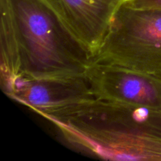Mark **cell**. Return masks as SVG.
Returning a JSON list of instances; mask_svg holds the SVG:
<instances>
[{"instance_id": "1", "label": "cell", "mask_w": 161, "mask_h": 161, "mask_svg": "<svg viewBox=\"0 0 161 161\" xmlns=\"http://www.w3.org/2000/svg\"><path fill=\"white\" fill-rule=\"evenodd\" d=\"M2 89L18 78L84 76L91 55L42 0H0Z\"/></svg>"}, {"instance_id": "2", "label": "cell", "mask_w": 161, "mask_h": 161, "mask_svg": "<svg viewBox=\"0 0 161 161\" xmlns=\"http://www.w3.org/2000/svg\"><path fill=\"white\" fill-rule=\"evenodd\" d=\"M37 114L80 153L110 160L161 161V108L92 97Z\"/></svg>"}, {"instance_id": "3", "label": "cell", "mask_w": 161, "mask_h": 161, "mask_svg": "<svg viewBox=\"0 0 161 161\" xmlns=\"http://www.w3.org/2000/svg\"><path fill=\"white\" fill-rule=\"evenodd\" d=\"M91 61L127 68L161 80V9L123 3Z\"/></svg>"}, {"instance_id": "4", "label": "cell", "mask_w": 161, "mask_h": 161, "mask_svg": "<svg viewBox=\"0 0 161 161\" xmlns=\"http://www.w3.org/2000/svg\"><path fill=\"white\" fill-rule=\"evenodd\" d=\"M94 97L161 108V80L127 68L91 61L84 75Z\"/></svg>"}, {"instance_id": "5", "label": "cell", "mask_w": 161, "mask_h": 161, "mask_svg": "<svg viewBox=\"0 0 161 161\" xmlns=\"http://www.w3.org/2000/svg\"><path fill=\"white\" fill-rule=\"evenodd\" d=\"M91 57L102 43L111 20L125 0H42Z\"/></svg>"}, {"instance_id": "6", "label": "cell", "mask_w": 161, "mask_h": 161, "mask_svg": "<svg viewBox=\"0 0 161 161\" xmlns=\"http://www.w3.org/2000/svg\"><path fill=\"white\" fill-rule=\"evenodd\" d=\"M13 100L37 113L94 97L84 76L58 79L18 78L3 88Z\"/></svg>"}, {"instance_id": "7", "label": "cell", "mask_w": 161, "mask_h": 161, "mask_svg": "<svg viewBox=\"0 0 161 161\" xmlns=\"http://www.w3.org/2000/svg\"><path fill=\"white\" fill-rule=\"evenodd\" d=\"M124 3L135 8L161 9V0H125Z\"/></svg>"}]
</instances>
